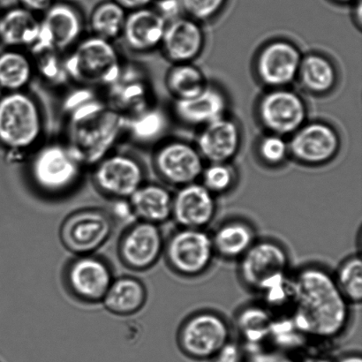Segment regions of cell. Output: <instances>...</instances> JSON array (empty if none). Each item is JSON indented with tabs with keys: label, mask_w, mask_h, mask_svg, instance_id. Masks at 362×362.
Returning <instances> with one entry per match:
<instances>
[{
	"label": "cell",
	"mask_w": 362,
	"mask_h": 362,
	"mask_svg": "<svg viewBox=\"0 0 362 362\" xmlns=\"http://www.w3.org/2000/svg\"><path fill=\"white\" fill-rule=\"evenodd\" d=\"M290 315L308 341L329 343L341 338L352 320V305L325 266L307 264L291 275Z\"/></svg>",
	"instance_id": "1"
},
{
	"label": "cell",
	"mask_w": 362,
	"mask_h": 362,
	"mask_svg": "<svg viewBox=\"0 0 362 362\" xmlns=\"http://www.w3.org/2000/svg\"><path fill=\"white\" fill-rule=\"evenodd\" d=\"M98 92L63 110V141L87 169L115 151L125 138V117L113 111Z\"/></svg>",
	"instance_id": "2"
},
{
	"label": "cell",
	"mask_w": 362,
	"mask_h": 362,
	"mask_svg": "<svg viewBox=\"0 0 362 362\" xmlns=\"http://www.w3.org/2000/svg\"><path fill=\"white\" fill-rule=\"evenodd\" d=\"M87 168L63 141H44L25 159L24 175L39 197L59 201L83 186Z\"/></svg>",
	"instance_id": "3"
},
{
	"label": "cell",
	"mask_w": 362,
	"mask_h": 362,
	"mask_svg": "<svg viewBox=\"0 0 362 362\" xmlns=\"http://www.w3.org/2000/svg\"><path fill=\"white\" fill-rule=\"evenodd\" d=\"M45 113L30 91L0 95V148L14 160L26 159L44 143Z\"/></svg>",
	"instance_id": "4"
},
{
	"label": "cell",
	"mask_w": 362,
	"mask_h": 362,
	"mask_svg": "<svg viewBox=\"0 0 362 362\" xmlns=\"http://www.w3.org/2000/svg\"><path fill=\"white\" fill-rule=\"evenodd\" d=\"M124 62L115 42L90 34L64 54L70 83L101 91L118 78Z\"/></svg>",
	"instance_id": "5"
},
{
	"label": "cell",
	"mask_w": 362,
	"mask_h": 362,
	"mask_svg": "<svg viewBox=\"0 0 362 362\" xmlns=\"http://www.w3.org/2000/svg\"><path fill=\"white\" fill-rule=\"evenodd\" d=\"M232 339V325L223 315L212 310L190 315L177 333L181 352L194 361H211Z\"/></svg>",
	"instance_id": "6"
},
{
	"label": "cell",
	"mask_w": 362,
	"mask_h": 362,
	"mask_svg": "<svg viewBox=\"0 0 362 362\" xmlns=\"http://www.w3.org/2000/svg\"><path fill=\"white\" fill-rule=\"evenodd\" d=\"M90 169L95 189L111 202L129 200L148 181L144 163L129 152L113 151Z\"/></svg>",
	"instance_id": "7"
},
{
	"label": "cell",
	"mask_w": 362,
	"mask_h": 362,
	"mask_svg": "<svg viewBox=\"0 0 362 362\" xmlns=\"http://www.w3.org/2000/svg\"><path fill=\"white\" fill-rule=\"evenodd\" d=\"M115 219L108 209L86 207L64 218L59 230L60 243L74 255L95 254L111 239Z\"/></svg>",
	"instance_id": "8"
},
{
	"label": "cell",
	"mask_w": 362,
	"mask_h": 362,
	"mask_svg": "<svg viewBox=\"0 0 362 362\" xmlns=\"http://www.w3.org/2000/svg\"><path fill=\"white\" fill-rule=\"evenodd\" d=\"M163 257L176 275L199 278L209 271L216 257L211 233L178 227L165 239Z\"/></svg>",
	"instance_id": "9"
},
{
	"label": "cell",
	"mask_w": 362,
	"mask_h": 362,
	"mask_svg": "<svg viewBox=\"0 0 362 362\" xmlns=\"http://www.w3.org/2000/svg\"><path fill=\"white\" fill-rule=\"evenodd\" d=\"M115 279L111 262L95 254L74 255L62 272L66 292L78 303L87 305L102 303Z\"/></svg>",
	"instance_id": "10"
},
{
	"label": "cell",
	"mask_w": 362,
	"mask_h": 362,
	"mask_svg": "<svg viewBox=\"0 0 362 362\" xmlns=\"http://www.w3.org/2000/svg\"><path fill=\"white\" fill-rule=\"evenodd\" d=\"M289 251L279 241L257 239L238 261V275L244 286L260 293L272 284L290 275Z\"/></svg>",
	"instance_id": "11"
},
{
	"label": "cell",
	"mask_w": 362,
	"mask_h": 362,
	"mask_svg": "<svg viewBox=\"0 0 362 362\" xmlns=\"http://www.w3.org/2000/svg\"><path fill=\"white\" fill-rule=\"evenodd\" d=\"M39 18L40 31L33 46L65 54L85 35L86 18L81 7L70 0H56Z\"/></svg>",
	"instance_id": "12"
},
{
	"label": "cell",
	"mask_w": 362,
	"mask_h": 362,
	"mask_svg": "<svg viewBox=\"0 0 362 362\" xmlns=\"http://www.w3.org/2000/svg\"><path fill=\"white\" fill-rule=\"evenodd\" d=\"M101 94L106 104L125 118L154 105L151 78L137 63L124 62L118 78Z\"/></svg>",
	"instance_id": "13"
},
{
	"label": "cell",
	"mask_w": 362,
	"mask_h": 362,
	"mask_svg": "<svg viewBox=\"0 0 362 362\" xmlns=\"http://www.w3.org/2000/svg\"><path fill=\"white\" fill-rule=\"evenodd\" d=\"M165 241L160 226L136 220L120 234L117 254L130 271L147 272L163 257Z\"/></svg>",
	"instance_id": "14"
},
{
	"label": "cell",
	"mask_w": 362,
	"mask_h": 362,
	"mask_svg": "<svg viewBox=\"0 0 362 362\" xmlns=\"http://www.w3.org/2000/svg\"><path fill=\"white\" fill-rule=\"evenodd\" d=\"M152 166L163 182L177 188L197 182L204 169L197 148L180 140L158 144L152 155Z\"/></svg>",
	"instance_id": "15"
},
{
	"label": "cell",
	"mask_w": 362,
	"mask_h": 362,
	"mask_svg": "<svg viewBox=\"0 0 362 362\" xmlns=\"http://www.w3.org/2000/svg\"><path fill=\"white\" fill-rule=\"evenodd\" d=\"M257 113L262 126L276 136H292L306 122L308 111L303 98L285 88H273L262 95Z\"/></svg>",
	"instance_id": "16"
},
{
	"label": "cell",
	"mask_w": 362,
	"mask_h": 362,
	"mask_svg": "<svg viewBox=\"0 0 362 362\" xmlns=\"http://www.w3.org/2000/svg\"><path fill=\"white\" fill-rule=\"evenodd\" d=\"M340 137L334 127L325 122L304 124L292 134L289 152L301 164H327L339 153Z\"/></svg>",
	"instance_id": "17"
},
{
	"label": "cell",
	"mask_w": 362,
	"mask_h": 362,
	"mask_svg": "<svg viewBox=\"0 0 362 362\" xmlns=\"http://www.w3.org/2000/svg\"><path fill=\"white\" fill-rule=\"evenodd\" d=\"M303 55L293 42L279 39L259 52L255 71L259 79L272 88H285L298 77Z\"/></svg>",
	"instance_id": "18"
},
{
	"label": "cell",
	"mask_w": 362,
	"mask_h": 362,
	"mask_svg": "<svg viewBox=\"0 0 362 362\" xmlns=\"http://www.w3.org/2000/svg\"><path fill=\"white\" fill-rule=\"evenodd\" d=\"M218 208L216 197L197 181L173 194L172 220L180 228L207 230L218 214Z\"/></svg>",
	"instance_id": "19"
},
{
	"label": "cell",
	"mask_w": 362,
	"mask_h": 362,
	"mask_svg": "<svg viewBox=\"0 0 362 362\" xmlns=\"http://www.w3.org/2000/svg\"><path fill=\"white\" fill-rule=\"evenodd\" d=\"M166 23L153 6L127 13L120 38L127 49L136 54H147L160 48Z\"/></svg>",
	"instance_id": "20"
},
{
	"label": "cell",
	"mask_w": 362,
	"mask_h": 362,
	"mask_svg": "<svg viewBox=\"0 0 362 362\" xmlns=\"http://www.w3.org/2000/svg\"><path fill=\"white\" fill-rule=\"evenodd\" d=\"M205 37L199 21L180 16L166 24L160 48L173 64L191 63L201 54Z\"/></svg>",
	"instance_id": "21"
},
{
	"label": "cell",
	"mask_w": 362,
	"mask_h": 362,
	"mask_svg": "<svg viewBox=\"0 0 362 362\" xmlns=\"http://www.w3.org/2000/svg\"><path fill=\"white\" fill-rule=\"evenodd\" d=\"M240 144L239 126L223 116L204 127L198 136L197 150L209 164L230 163L239 151Z\"/></svg>",
	"instance_id": "22"
},
{
	"label": "cell",
	"mask_w": 362,
	"mask_h": 362,
	"mask_svg": "<svg viewBox=\"0 0 362 362\" xmlns=\"http://www.w3.org/2000/svg\"><path fill=\"white\" fill-rule=\"evenodd\" d=\"M227 107L226 94L219 88L208 84L195 97L175 99L173 112L181 123L204 127L226 116Z\"/></svg>",
	"instance_id": "23"
},
{
	"label": "cell",
	"mask_w": 362,
	"mask_h": 362,
	"mask_svg": "<svg viewBox=\"0 0 362 362\" xmlns=\"http://www.w3.org/2000/svg\"><path fill=\"white\" fill-rule=\"evenodd\" d=\"M40 18L19 5L0 10V44L4 48L30 49L37 42Z\"/></svg>",
	"instance_id": "24"
},
{
	"label": "cell",
	"mask_w": 362,
	"mask_h": 362,
	"mask_svg": "<svg viewBox=\"0 0 362 362\" xmlns=\"http://www.w3.org/2000/svg\"><path fill=\"white\" fill-rule=\"evenodd\" d=\"M211 235L216 257L226 261H239L258 239L250 222L235 218L220 223Z\"/></svg>",
	"instance_id": "25"
},
{
	"label": "cell",
	"mask_w": 362,
	"mask_h": 362,
	"mask_svg": "<svg viewBox=\"0 0 362 362\" xmlns=\"http://www.w3.org/2000/svg\"><path fill=\"white\" fill-rule=\"evenodd\" d=\"M173 194L164 185L148 182L129 199L134 218L161 226L172 219Z\"/></svg>",
	"instance_id": "26"
},
{
	"label": "cell",
	"mask_w": 362,
	"mask_h": 362,
	"mask_svg": "<svg viewBox=\"0 0 362 362\" xmlns=\"http://www.w3.org/2000/svg\"><path fill=\"white\" fill-rule=\"evenodd\" d=\"M148 290L140 279L124 275L113 279L102 304L106 310L118 317H130L146 305Z\"/></svg>",
	"instance_id": "27"
},
{
	"label": "cell",
	"mask_w": 362,
	"mask_h": 362,
	"mask_svg": "<svg viewBox=\"0 0 362 362\" xmlns=\"http://www.w3.org/2000/svg\"><path fill=\"white\" fill-rule=\"evenodd\" d=\"M275 317L262 303L247 305L237 312L234 327L247 351L268 346Z\"/></svg>",
	"instance_id": "28"
},
{
	"label": "cell",
	"mask_w": 362,
	"mask_h": 362,
	"mask_svg": "<svg viewBox=\"0 0 362 362\" xmlns=\"http://www.w3.org/2000/svg\"><path fill=\"white\" fill-rule=\"evenodd\" d=\"M35 76L33 60L26 49L4 48L0 52V90H27Z\"/></svg>",
	"instance_id": "29"
},
{
	"label": "cell",
	"mask_w": 362,
	"mask_h": 362,
	"mask_svg": "<svg viewBox=\"0 0 362 362\" xmlns=\"http://www.w3.org/2000/svg\"><path fill=\"white\" fill-rule=\"evenodd\" d=\"M168 129V115L158 106L126 118L125 138L138 147L158 144Z\"/></svg>",
	"instance_id": "30"
},
{
	"label": "cell",
	"mask_w": 362,
	"mask_h": 362,
	"mask_svg": "<svg viewBox=\"0 0 362 362\" xmlns=\"http://www.w3.org/2000/svg\"><path fill=\"white\" fill-rule=\"evenodd\" d=\"M298 78L310 93L322 95L329 93L334 88L338 74L327 57L310 53L303 57Z\"/></svg>",
	"instance_id": "31"
},
{
	"label": "cell",
	"mask_w": 362,
	"mask_h": 362,
	"mask_svg": "<svg viewBox=\"0 0 362 362\" xmlns=\"http://www.w3.org/2000/svg\"><path fill=\"white\" fill-rule=\"evenodd\" d=\"M127 13L113 0H101L88 14L87 28L90 35L115 42L122 35Z\"/></svg>",
	"instance_id": "32"
},
{
	"label": "cell",
	"mask_w": 362,
	"mask_h": 362,
	"mask_svg": "<svg viewBox=\"0 0 362 362\" xmlns=\"http://www.w3.org/2000/svg\"><path fill=\"white\" fill-rule=\"evenodd\" d=\"M165 84L175 99L195 97L208 85L204 74L191 63L173 64L165 74Z\"/></svg>",
	"instance_id": "33"
},
{
	"label": "cell",
	"mask_w": 362,
	"mask_h": 362,
	"mask_svg": "<svg viewBox=\"0 0 362 362\" xmlns=\"http://www.w3.org/2000/svg\"><path fill=\"white\" fill-rule=\"evenodd\" d=\"M33 60L35 76L52 88L70 83L64 65V54L52 48L32 46L28 51Z\"/></svg>",
	"instance_id": "34"
},
{
	"label": "cell",
	"mask_w": 362,
	"mask_h": 362,
	"mask_svg": "<svg viewBox=\"0 0 362 362\" xmlns=\"http://www.w3.org/2000/svg\"><path fill=\"white\" fill-rule=\"evenodd\" d=\"M310 342L299 331L290 314L276 315L272 326L268 346L292 354L300 351Z\"/></svg>",
	"instance_id": "35"
},
{
	"label": "cell",
	"mask_w": 362,
	"mask_h": 362,
	"mask_svg": "<svg viewBox=\"0 0 362 362\" xmlns=\"http://www.w3.org/2000/svg\"><path fill=\"white\" fill-rule=\"evenodd\" d=\"M334 278L343 296L352 305H360L362 300V262L360 255L346 257L339 265Z\"/></svg>",
	"instance_id": "36"
},
{
	"label": "cell",
	"mask_w": 362,
	"mask_h": 362,
	"mask_svg": "<svg viewBox=\"0 0 362 362\" xmlns=\"http://www.w3.org/2000/svg\"><path fill=\"white\" fill-rule=\"evenodd\" d=\"M202 184L215 197L230 193L237 184V173L229 163H211L202 171Z\"/></svg>",
	"instance_id": "37"
},
{
	"label": "cell",
	"mask_w": 362,
	"mask_h": 362,
	"mask_svg": "<svg viewBox=\"0 0 362 362\" xmlns=\"http://www.w3.org/2000/svg\"><path fill=\"white\" fill-rule=\"evenodd\" d=\"M288 144L283 136L269 134L262 138L258 144V153L262 161L266 165L276 166L286 160L288 154Z\"/></svg>",
	"instance_id": "38"
},
{
	"label": "cell",
	"mask_w": 362,
	"mask_h": 362,
	"mask_svg": "<svg viewBox=\"0 0 362 362\" xmlns=\"http://www.w3.org/2000/svg\"><path fill=\"white\" fill-rule=\"evenodd\" d=\"M183 12L197 21L213 19L221 12L228 0H180Z\"/></svg>",
	"instance_id": "39"
},
{
	"label": "cell",
	"mask_w": 362,
	"mask_h": 362,
	"mask_svg": "<svg viewBox=\"0 0 362 362\" xmlns=\"http://www.w3.org/2000/svg\"><path fill=\"white\" fill-rule=\"evenodd\" d=\"M247 352V362H296L292 354L272 346L258 347Z\"/></svg>",
	"instance_id": "40"
},
{
	"label": "cell",
	"mask_w": 362,
	"mask_h": 362,
	"mask_svg": "<svg viewBox=\"0 0 362 362\" xmlns=\"http://www.w3.org/2000/svg\"><path fill=\"white\" fill-rule=\"evenodd\" d=\"M247 352L240 342L230 340L214 358L212 362H247Z\"/></svg>",
	"instance_id": "41"
},
{
	"label": "cell",
	"mask_w": 362,
	"mask_h": 362,
	"mask_svg": "<svg viewBox=\"0 0 362 362\" xmlns=\"http://www.w3.org/2000/svg\"><path fill=\"white\" fill-rule=\"evenodd\" d=\"M152 6L164 18L166 23L177 19L183 13L180 0H153Z\"/></svg>",
	"instance_id": "42"
},
{
	"label": "cell",
	"mask_w": 362,
	"mask_h": 362,
	"mask_svg": "<svg viewBox=\"0 0 362 362\" xmlns=\"http://www.w3.org/2000/svg\"><path fill=\"white\" fill-rule=\"evenodd\" d=\"M112 206L108 211L115 222H127L129 220L136 221V219L134 218L132 208H131L129 200H116L112 201Z\"/></svg>",
	"instance_id": "43"
},
{
	"label": "cell",
	"mask_w": 362,
	"mask_h": 362,
	"mask_svg": "<svg viewBox=\"0 0 362 362\" xmlns=\"http://www.w3.org/2000/svg\"><path fill=\"white\" fill-rule=\"evenodd\" d=\"M56 0H17V5L40 16Z\"/></svg>",
	"instance_id": "44"
},
{
	"label": "cell",
	"mask_w": 362,
	"mask_h": 362,
	"mask_svg": "<svg viewBox=\"0 0 362 362\" xmlns=\"http://www.w3.org/2000/svg\"><path fill=\"white\" fill-rule=\"evenodd\" d=\"M113 1L118 4L127 13L145 8L151 6L153 3V0H113Z\"/></svg>",
	"instance_id": "45"
},
{
	"label": "cell",
	"mask_w": 362,
	"mask_h": 362,
	"mask_svg": "<svg viewBox=\"0 0 362 362\" xmlns=\"http://www.w3.org/2000/svg\"><path fill=\"white\" fill-rule=\"evenodd\" d=\"M300 362H334V360L325 354H315L304 357Z\"/></svg>",
	"instance_id": "46"
},
{
	"label": "cell",
	"mask_w": 362,
	"mask_h": 362,
	"mask_svg": "<svg viewBox=\"0 0 362 362\" xmlns=\"http://www.w3.org/2000/svg\"><path fill=\"white\" fill-rule=\"evenodd\" d=\"M334 362H362L361 353L351 352L343 354Z\"/></svg>",
	"instance_id": "47"
},
{
	"label": "cell",
	"mask_w": 362,
	"mask_h": 362,
	"mask_svg": "<svg viewBox=\"0 0 362 362\" xmlns=\"http://www.w3.org/2000/svg\"><path fill=\"white\" fill-rule=\"evenodd\" d=\"M333 1L340 4H349L359 1V0H333Z\"/></svg>",
	"instance_id": "48"
},
{
	"label": "cell",
	"mask_w": 362,
	"mask_h": 362,
	"mask_svg": "<svg viewBox=\"0 0 362 362\" xmlns=\"http://www.w3.org/2000/svg\"><path fill=\"white\" fill-rule=\"evenodd\" d=\"M0 10H1V8H0Z\"/></svg>",
	"instance_id": "49"
}]
</instances>
